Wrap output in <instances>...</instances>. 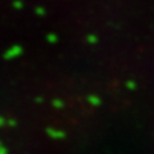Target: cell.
<instances>
[{
  "instance_id": "277c9868",
  "label": "cell",
  "mask_w": 154,
  "mask_h": 154,
  "mask_svg": "<svg viewBox=\"0 0 154 154\" xmlns=\"http://www.w3.org/2000/svg\"><path fill=\"white\" fill-rule=\"evenodd\" d=\"M88 42L89 44H96V42H98V37H96L95 35H89L88 36Z\"/></svg>"
},
{
  "instance_id": "3957f363",
  "label": "cell",
  "mask_w": 154,
  "mask_h": 154,
  "mask_svg": "<svg viewBox=\"0 0 154 154\" xmlns=\"http://www.w3.org/2000/svg\"><path fill=\"white\" fill-rule=\"evenodd\" d=\"M13 7H14V9H17V11H21V9L23 8V3L21 2V0H14Z\"/></svg>"
},
{
  "instance_id": "7a4b0ae2",
  "label": "cell",
  "mask_w": 154,
  "mask_h": 154,
  "mask_svg": "<svg viewBox=\"0 0 154 154\" xmlns=\"http://www.w3.org/2000/svg\"><path fill=\"white\" fill-rule=\"evenodd\" d=\"M46 38H48V41H49L50 44H54V42H57V41H58V36L55 35V33H49Z\"/></svg>"
},
{
  "instance_id": "6da1fadb",
  "label": "cell",
  "mask_w": 154,
  "mask_h": 154,
  "mask_svg": "<svg viewBox=\"0 0 154 154\" xmlns=\"http://www.w3.org/2000/svg\"><path fill=\"white\" fill-rule=\"evenodd\" d=\"M21 53H22V48L18 46V45H14V46L11 48V49H8L5 51L4 57H5L7 59H12V58H16L18 55H21Z\"/></svg>"
},
{
  "instance_id": "5b68a950",
  "label": "cell",
  "mask_w": 154,
  "mask_h": 154,
  "mask_svg": "<svg viewBox=\"0 0 154 154\" xmlns=\"http://www.w3.org/2000/svg\"><path fill=\"white\" fill-rule=\"evenodd\" d=\"M36 14H37V16H45V9L44 8H41V7H38V8H36Z\"/></svg>"
}]
</instances>
